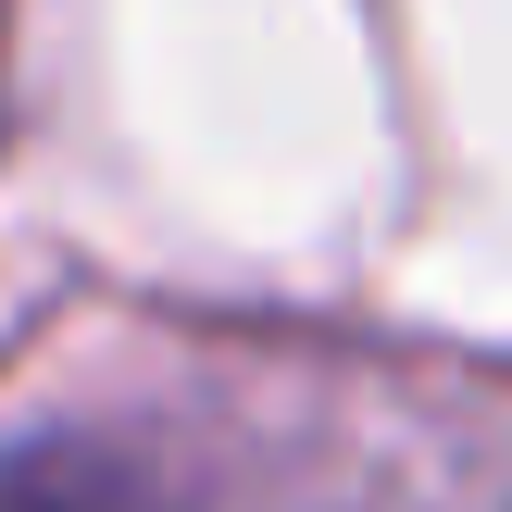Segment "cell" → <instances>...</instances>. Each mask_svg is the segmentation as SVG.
I'll list each match as a JSON object with an SVG mask.
<instances>
[{
  "label": "cell",
  "instance_id": "cell-1",
  "mask_svg": "<svg viewBox=\"0 0 512 512\" xmlns=\"http://www.w3.org/2000/svg\"><path fill=\"white\" fill-rule=\"evenodd\" d=\"M0 512H200L188 475L113 438H0Z\"/></svg>",
  "mask_w": 512,
  "mask_h": 512
}]
</instances>
